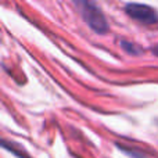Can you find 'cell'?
Segmentation results:
<instances>
[{
    "label": "cell",
    "mask_w": 158,
    "mask_h": 158,
    "mask_svg": "<svg viewBox=\"0 0 158 158\" xmlns=\"http://www.w3.org/2000/svg\"><path fill=\"white\" fill-rule=\"evenodd\" d=\"M121 46L123 47V50H126L128 53H131V54H140V53H143V49L142 47H139L137 44H135V43H129V42H125V40H122L121 42Z\"/></svg>",
    "instance_id": "3"
},
{
    "label": "cell",
    "mask_w": 158,
    "mask_h": 158,
    "mask_svg": "<svg viewBox=\"0 0 158 158\" xmlns=\"http://www.w3.org/2000/svg\"><path fill=\"white\" fill-rule=\"evenodd\" d=\"M75 6L79 8L86 24L94 31L96 33H106L108 31V24L104 17L103 11L90 2H75Z\"/></svg>",
    "instance_id": "1"
},
{
    "label": "cell",
    "mask_w": 158,
    "mask_h": 158,
    "mask_svg": "<svg viewBox=\"0 0 158 158\" xmlns=\"http://www.w3.org/2000/svg\"><path fill=\"white\" fill-rule=\"evenodd\" d=\"M125 11L131 18L140 21L143 24H156L158 22V13L153 7L139 3H128L125 6Z\"/></svg>",
    "instance_id": "2"
},
{
    "label": "cell",
    "mask_w": 158,
    "mask_h": 158,
    "mask_svg": "<svg viewBox=\"0 0 158 158\" xmlns=\"http://www.w3.org/2000/svg\"><path fill=\"white\" fill-rule=\"evenodd\" d=\"M153 53H154V54H156L157 57H158V44H157L156 47H153Z\"/></svg>",
    "instance_id": "4"
}]
</instances>
